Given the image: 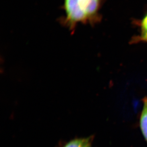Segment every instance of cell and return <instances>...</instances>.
Wrapping results in <instances>:
<instances>
[{
	"label": "cell",
	"instance_id": "2",
	"mask_svg": "<svg viewBox=\"0 0 147 147\" xmlns=\"http://www.w3.org/2000/svg\"><path fill=\"white\" fill-rule=\"evenodd\" d=\"M92 139H93V136L86 138L75 137L61 143L59 147H84L88 142Z\"/></svg>",
	"mask_w": 147,
	"mask_h": 147
},
{
	"label": "cell",
	"instance_id": "1",
	"mask_svg": "<svg viewBox=\"0 0 147 147\" xmlns=\"http://www.w3.org/2000/svg\"><path fill=\"white\" fill-rule=\"evenodd\" d=\"M104 1L63 0L64 16L60 19V22L71 32L79 24L94 25L100 20L99 11Z\"/></svg>",
	"mask_w": 147,
	"mask_h": 147
},
{
	"label": "cell",
	"instance_id": "4",
	"mask_svg": "<svg viewBox=\"0 0 147 147\" xmlns=\"http://www.w3.org/2000/svg\"><path fill=\"white\" fill-rule=\"evenodd\" d=\"M142 34H145L147 33V16L143 19L142 21Z\"/></svg>",
	"mask_w": 147,
	"mask_h": 147
},
{
	"label": "cell",
	"instance_id": "5",
	"mask_svg": "<svg viewBox=\"0 0 147 147\" xmlns=\"http://www.w3.org/2000/svg\"><path fill=\"white\" fill-rule=\"evenodd\" d=\"M92 141H93V139L90 140V142H88L84 147H92Z\"/></svg>",
	"mask_w": 147,
	"mask_h": 147
},
{
	"label": "cell",
	"instance_id": "3",
	"mask_svg": "<svg viewBox=\"0 0 147 147\" xmlns=\"http://www.w3.org/2000/svg\"><path fill=\"white\" fill-rule=\"evenodd\" d=\"M143 107L140 118V129L147 143V98H143Z\"/></svg>",
	"mask_w": 147,
	"mask_h": 147
}]
</instances>
